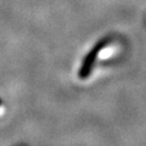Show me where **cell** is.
I'll return each mask as SVG.
<instances>
[{"mask_svg": "<svg viewBox=\"0 0 146 146\" xmlns=\"http://www.w3.org/2000/svg\"><path fill=\"white\" fill-rule=\"evenodd\" d=\"M107 46V41L106 40H102V41L98 42L95 46H94L90 52L84 56V61L80 65V68L78 70V78L80 80H87L90 78L91 74L93 72V66L96 60H98V54L99 52L105 47Z\"/></svg>", "mask_w": 146, "mask_h": 146, "instance_id": "cell-1", "label": "cell"}]
</instances>
